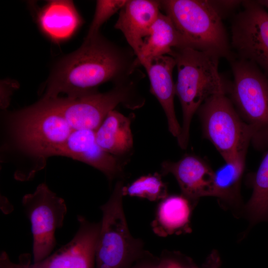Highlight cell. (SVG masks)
Wrapping results in <instances>:
<instances>
[{
    "mask_svg": "<svg viewBox=\"0 0 268 268\" xmlns=\"http://www.w3.org/2000/svg\"><path fill=\"white\" fill-rule=\"evenodd\" d=\"M253 193L247 209L254 222L268 219V149L254 173L252 181Z\"/></svg>",
    "mask_w": 268,
    "mask_h": 268,
    "instance_id": "obj_21",
    "label": "cell"
},
{
    "mask_svg": "<svg viewBox=\"0 0 268 268\" xmlns=\"http://www.w3.org/2000/svg\"><path fill=\"white\" fill-rule=\"evenodd\" d=\"M241 4L231 23L232 49L236 57L252 63L268 76V11L257 0Z\"/></svg>",
    "mask_w": 268,
    "mask_h": 268,
    "instance_id": "obj_10",
    "label": "cell"
},
{
    "mask_svg": "<svg viewBox=\"0 0 268 268\" xmlns=\"http://www.w3.org/2000/svg\"><path fill=\"white\" fill-rule=\"evenodd\" d=\"M158 259H156L145 254L143 257L137 260L130 268H155Z\"/></svg>",
    "mask_w": 268,
    "mask_h": 268,
    "instance_id": "obj_27",
    "label": "cell"
},
{
    "mask_svg": "<svg viewBox=\"0 0 268 268\" xmlns=\"http://www.w3.org/2000/svg\"><path fill=\"white\" fill-rule=\"evenodd\" d=\"M150 81V92L160 104L167 120L171 134L178 138L181 133L180 126L174 108L175 84L173 71L176 67L175 59L170 55L155 58L144 63Z\"/></svg>",
    "mask_w": 268,
    "mask_h": 268,
    "instance_id": "obj_16",
    "label": "cell"
},
{
    "mask_svg": "<svg viewBox=\"0 0 268 268\" xmlns=\"http://www.w3.org/2000/svg\"><path fill=\"white\" fill-rule=\"evenodd\" d=\"M186 47L170 18L159 13L149 33L144 39L136 58L140 66L155 58L170 55L177 48Z\"/></svg>",
    "mask_w": 268,
    "mask_h": 268,
    "instance_id": "obj_17",
    "label": "cell"
},
{
    "mask_svg": "<svg viewBox=\"0 0 268 268\" xmlns=\"http://www.w3.org/2000/svg\"><path fill=\"white\" fill-rule=\"evenodd\" d=\"M257 1L266 9L267 8V9H268V0H260Z\"/></svg>",
    "mask_w": 268,
    "mask_h": 268,
    "instance_id": "obj_29",
    "label": "cell"
},
{
    "mask_svg": "<svg viewBox=\"0 0 268 268\" xmlns=\"http://www.w3.org/2000/svg\"><path fill=\"white\" fill-rule=\"evenodd\" d=\"M186 47L224 58L235 57L221 17L208 0H159Z\"/></svg>",
    "mask_w": 268,
    "mask_h": 268,
    "instance_id": "obj_3",
    "label": "cell"
},
{
    "mask_svg": "<svg viewBox=\"0 0 268 268\" xmlns=\"http://www.w3.org/2000/svg\"><path fill=\"white\" fill-rule=\"evenodd\" d=\"M11 130L17 146L26 154L45 161L57 155L73 131L51 98L12 115Z\"/></svg>",
    "mask_w": 268,
    "mask_h": 268,
    "instance_id": "obj_4",
    "label": "cell"
},
{
    "mask_svg": "<svg viewBox=\"0 0 268 268\" xmlns=\"http://www.w3.org/2000/svg\"><path fill=\"white\" fill-rule=\"evenodd\" d=\"M57 155L85 163L102 172L110 182L123 172L122 162L105 151L97 142L95 131L74 130Z\"/></svg>",
    "mask_w": 268,
    "mask_h": 268,
    "instance_id": "obj_12",
    "label": "cell"
},
{
    "mask_svg": "<svg viewBox=\"0 0 268 268\" xmlns=\"http://www.w3.org/2000/svg\"><path fill=\"white\" fill-rule=\"evenodd\" d=\"M233 79L226 93L247 125L258 151L268 149V76L256 65L235 57L230 62Z\"/></svg>",
    "mask_w": 268,
    "mask_h": 268,
    "instance_id": "obj_5",
    "label": "cell"
},
{
    "mask_svg": "<svg viewBox=\"0 0 268 268\" xmlns=\"http://www.w3.org/2000/svg\"><path fill=\"white\" fill-rule=\"evenodd\" d=\"M129 117L115 109L110 111L95 131L98 144L106 152L119 157L128 153L134 145Z\"/></svg>",
    "mask_w": 268,
    "mask_h": 268,
    "instance_id": "obj_18",
    "label": "cell"
},
{
    "mask_svg": "<svg viewBox=\"0 0 268 268\" xmlns=\"http://www.w3.org/2000/svg\"><path fill=\"white\" fill-rule=\"evenodd\" d=\"M190 214L189 200L185 197H167L157 207L152 225L153 230L162 237L173 234L188 225Z\"/></svg>",
    "mask_w": 268,
    "mask_h": 268,
    "instance_id": "obj_19",
    "label": "cell"
},
{
    "mask_svg": "<svg viewBox=\"0 0 268 268\" xmlns=\"http://www.w3.org/2000/svg\"><path fill=\"white\" fill-rule=\"evenodd\" d=\"M126 1L125 0H97L93 18L86 37H92L99 33L100 28L103 24L120 11Z\"/></svg>",
    "mask_w": 268,
    "mask_h": 268,
    "instance_id": "obj_23",
    "label": "cell"
},
{
    "mask_svg": "<svg viewBox=\"0 0 268 268\" xmlns=\"http://www.w3.org/2000/svg\"><path fill=\"white\" fill-rule=\"evenodd\" d=\"M138 66L130 48L119 46L100 33L85 37L78 49L54 67L43 97H57L60 93L75 97L97 90L109 81L115 84L131 80Z\"/></svg>",
    "mask_w": 268,
    "mask_h": 268,
    "instance_id": "obj_1",
    "label": "cell"
},
{
    "mask_svg": "<svg viewBox=\"0 0 268 268\" xmlns=\"http://www.w3.org/2000/svg\"><path fill=\"white\" fill-rule=\"evenodd\" d=\"M22 204L31 223L34 263L39 262L51 255L55 247V231L63 226L67 206L44 183L24 196Z\"/></svg>",
    "mask_w": 268,
    "mask_h": 268,
    "instance_id": "obj_9",
    "label": "cell"
},
{
    "mask_svg": "<svg viewBox=\"0 0 268 268\" xmlns=\"http://www.w3.org/2000/svg\"><path fill=\"white\" fill-rule=\"evenodd\" d=\"M123 195L136 197L150 201L163 200L167 197V188L158 173L141 176L129 186H124Z\"/></svg>",
    "mask_w": 268,
    "mask_h": 268,
    "instance_id": "obj_22",
    "label": "cell"
},
{
    "mask_svg": "<svg viewBox=\"0 0 268 268\" xmlns=\"http://www.w3.org/2000/svg\"><path fill=\"white\" fill-rule=\"evenodd\" d=\"M219 258L213 255L210 258L204 268H219Z\"/></svg>",
    "mask_w": 268,
    "mask_h": 268,
    "instance_id": "obj_28",
    "label": "cell"
},
{
    "mask_svg": "<svg viewBox=\"0 0 268 268\" xmlns=\"http://www.w3.org/2000/svg\"><path fill=\"white\" fill-rule=\"evenodd\" d=\"M73 130L96 131L108 114L119 104L138 108L144 101L132 79L115 84L109 91H93L75 97L52 98Z\"/></svg>",
    "mask_w": 268,
    "mask_h": 268,
    "instance_id": "obj_8",
    "label": "cell"
},
{
    "mask_svg": "<svg viewBox=\"0 0 268 268\" xmlns=\"http://www.w3.org/2000/svg\"><path fill=\"white\" fill-rule=\"evenodd\" d=\"M79 226L66 245L44 260L31 264L29 255L18 263L11 262L5 253L0 257V268H95V251L100 222H92L78 215Z\"/></svg>",
    "mask_w": 268,
    "mask_h": 268,
    "instance_id": "obj_11",
    "label": "cell"
},
{
    "mask_svg": "<svg viewBox=\"0 0 268 268\" xmlns=\"http://www.w3.org/2000/svg\"><path fill=\"white\" fill-rule=\"evenodd\" d=\"M210 4L221 17L227 12L234 9L236 7L242 3L239 0H208Z\"/></svg>",
    "mask_w": 268,
    "mask_h": 268,
    "instance_id": "obj_26",
    "label": "cell"
},
{
    "mask_svg": "<svg viewBox=\"0 0 268 268\" xmlns=\"http://www.w3.org/2000/svg\"><path fill=\"white\" fill-rule=\"evenodd\" d=\"M35 19L42 33L56 44L69 40L83 23L73 2L68 0L48 1L37 10Z\"/></svg>",
    "mask_w": 268,
    "mask_h": 268,
    "instance_id": "obj_14",
    "label": "cell"
},
{
    "mask_svg": "<svg viewBox=\"0 0 268 268\" xmlns=\"http://www.w3.org/2000/svg\"><path fill=\"white\" fill-rule=\"evenodd\" d=\"M18 84L11 80H2L0 83V105L1 108H6L13 91L17 88Z\"/></svg>",
    "mask_w": 268,
    "mask_h": 268,
    "instance_id": "obj_25",
    "label": "cell"
},
{
    "mask_svg": "<svg viewBox=\"0 0 268 268\" xmlns=\"http://www.w3.org/2000/svg\"><path fill=\"white\" fill-rule=\"evenodd\" d=\"M203 134L225 162L246 155L251 134L227 94L226 90L207 98L197 112Z\"/></svg>",
    "mask_w": 268,
    "mask_h": 268,
    "instance_id": "obj_7",
    "label": "cell"
},
{
    "mask_svg": "<svg viewBox=\"0 0 268 268\" xmlns=\"http://www.w3.org/2000/svg\"><path fill=\"white\" fill-rule=\"evenodd\" d=\"M161 172L175 177L182 196L189 201L212 196L214 171L198 156L186 155L177 161H164L162 163Z\"/></svg>",
    "mask_w": 268,
    "mask_h": 268,
    "instance_id": "obj_13",
    "label": "cell"
},
{
    "mask_svg": "<svg viewBox=\"0 0 268 268\" xmlns=\"http://www.w3.org/2000/svg\"><path fill=\"white\" fill-rule=\"evenodd\" d=\"M124 182H117L100 206L102 218L95 251V268H130L146 254L142 242L130 232L123 206Z\"/></svg>",
    "mask_w": 268,
    "mask_h": 268,
    "instance_id": "obj_6",
    "label": "cell"
},
{
    "mask_svg": "<svg viewBox=\"0 0 268 268\" xmlns=\"http://www.w3.org/2000/svg\"><path fill=\"white\" fill-rule=\"evenodd\" d=\"M246 155L226 162L214 172L212 196L225 200L235 199L238 195L240 182L244 170Z\"/></svg>",
    "mask_w": 268,
    "mask_h": 268,
    "instance_id": "obj_20",
    "label": "cell"
},
{
    "mask_svg": "<svg viewBox=\"0 0 268 268\" xmlns=\"http://www.w3.org/2000/svg\"><path fill=\"white\" fill-rule=\"evenodd\" d=\"M195 266L189 259L177 254H162L155 268H192Z\"/></svg>",
    "mask_w": 268,
    "mask_h": 268,
    "instance_id": "obj_24",
    "label": "cell"
},
{
    "mask_svg": "<svg viewBox=\"0 0 268 268\" xmlns=\"http://www.w3.org/2000/svg\"><path fill=\"white\" fill-rule=\"evenodd\" d=\"M170 56L176 62L175 93L183 115L177 141L180 147L185 149L188 145L193 116L207 98L226 90V81L218 71L220 58L216 56L188 47L175 48Z\"/></svg>",
    "mask_w": 268,
    "mask_h": 268,
    "instance_id": "obj_2",
    "label": "cell"
},
{
    "mask_svg": "<svg viewBox=\"0 0 268 268\" xmlns=\"http://www.w3.org/2000/svg\"><path fill=\"white\" fill-rule=\"evenodd\" d=\"M160 9L159 0H130L120 10L114 27L122 32L136 58Z\"/></svg>",
    "mask_w": 268,
    "mask_h": 268,
    "instance_id": "obj_15",
    "label": "cell"
},
{
    "mask_svg": "<svg viewBox=\"0 0 268 268\" xmlns=\"http://www.w3.org/2000/svg\"><path fill=\"white\" fill-rule=\"evenodd\" d=\"M192 268H197L196 266H195V267H194Z\"/></svg>",
    "mask_w": 268,
    "mask_h": 268,
    "instance_id": "obj_30",
    "label": "cell"
}]
</instances>
